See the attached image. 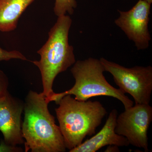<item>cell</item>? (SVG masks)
Returning <instances> with one entry per match:
<instances>
[{
  "mask_svg": "<svg viewBox=\"0 0 152 152\" xmlns=\"http://www.w3.org/2000/svg\"><path fill=\"white\" fill-rule=\"evenodd\" d=\"M77 5L76 0H55L54 12L58 17L67 13L72 15Z\"/></svg>",
  "mask_w": 152,
  "mask_h": 152,
  "instance_id": "8fae6325",
  "label": "cell"
},
{
  "mask_svg": "<svg viewBox=\"0 0 152 152\" xmlns=\"http://www.w3.org/2000/svg\"><path fill=\"white\" fill-rule=\"evenodd\" d=\"M12 59L28 61L27 58L19 51H7L0 47V61H8Z\"/></svg>",
  "mask_w": 152,
  "mask_h": 152,
  "instance_id": "7c38bea8",
  "label": "cell"
},
{
  "mask_svg": "<svg viewBox=\"0 0 152 152\" xmlns=\"http://www.w3.org/2000/svg\"><path fill=\"white\" fill-rule=\"evenodd\" d=\"M144 1H147V2L149 3L150 4H151L152 3V0H144Z\"/></svg>",
  "mask_w": 152,
  "mask_h": 152,
  "instance_id": "2e32d148",
  "label": "cell"
},
{
  "mask_svg": "<svg viewBox=\"0 0 152 152\" xmlns=\"http://www.w3.org/2000/svg\"><path fill=\"white\" fill-rule=\"evenodd\" d=\"M72 24V19L69 15L58 17L49 31L46 42L37 51L40 59L32 61L40 71L42 93L47 100L54 93L53 83L57 76L66 70L76 61L73 47L69 42Z\"/></svg>",
  "mask_w": 152,
  "mask_h": 152,
  "instance_id": "3957f363",
  "label": "cell"
},
{
  "mask_svg": "<svg viewBox=\"0 0 152 152\" xmlns=\"http://www.w3.org/2000/svg\"><path fill=\"white\" fill-rule=\"evenodd\" d=\"M152 121L150 104H135L118 116L115 132L130 145L148 152V131Z\"/></svg>",
  "mask_w": 152,
  "mask_h": 152,
  "instance_id": "8992f818",
  "label": "cell"
},
{
  "mask_svg": "<svg viewBox=\"0 0 152 152\" xmlns=\"http://www.w3.org/2000/svg\"><path fill=\"white\" fill-rule=\"evenodd\" d=\"M42 93L30 91L24 107L22 132L26 152H64L66 148L59 126L50 113Z\"/></svg>",
  "mask_w": 152,
  "mask_h": 152,
  "instance_id": "6da1fadb",
  "label": "cell"
},
{
  "mask_svg": "<svg viewBox=\"0 0 152 152\" xmlns=\"http://www.w3.org/2000/svg\"><path fill=\"white\" fill-rule=\"evenodd\" d=\"M105 152H120L119 147L115 145H108V147L106 149Z\"/></svg>",
  "mask_w": 152,
  "mask_h": 152,
  "instance_id": "9a60e30c",
  "label": "cell"
},
{
  "mask_svg": "<svg viewBox=\"0 0 152 152\" xmlns=\"http://www.w3.org/2000/svg\"><path fill=\"white\" fill-rule=\"evenodd\" d=\"M56 109L66 148L71 150L83 142L86 136L94 134L107 113L98 101H79L67 95L58 102Z\"/></svg>",
  "mask_w": 152,
  "mask_h": 152,
  "instance_id": "7a4b0ae2",
  "label": "cell"
},
{
  "mask_svg": "<svg viewBox=\"0 0 152 152\" xmlns=\"http://www.w3.org/2000/svg\"><path fill=\"white\" fill-rule=\"evenodd\" d=\"M105 71L110 73L120 90L132 96L135 104H149L152 91V67L126 68L104 58L99 59Z\"/></svg>",
  "mask_w": 152,
  "mask_h": 152,
  "instance_id": "5b68a950",
  "label": "cell"
},
{
  "mask_svg": "<svg viewBox=\"0 0 152 152\" xmlns=\"http://www.w3.org/2000/svg\"><path fill=\"white\" fill-rule=\"evenodd\" d=\"M75 79V85L64 92L54 93L47 101L56 103L65 96L74 95L79 101H87L92 97L106 96L121 101L125 109L133 106V102L119 88H116L107 81L104 75L105 71L99 60L89 58L76 61L71 69Z\"/></svg>",
  "mask_w": 152,
  "mask_h": 152,
  "instance_id": "277c9868",
  "label": "cell"
},
{
  "mask_svg": "<svg viewBox=\"0 0 152 152\" xmlns=\"http://www.w3.org/2000/svg\"><path fill=\"white\" fill-rule=\"evenodd\" d=\"M118 111L112 110L105 124L100 132L78 146L70 150V152H95L106 146L115 145L127 147L130 145L127 140L115 132Z\"/></svg>",
  "mask_w": 152,
  "mask_h": 152,
  "instance_id": "9c48e42d",
  "label": "cell"
},
{
  "mask_svg": "<svg viewBox=\"0 0 152 152\" xmlns=\"http://www.w3.org/2000/svg\"><path fill=\"white\" fill-rule=\"evenodd\" d=\"M35 0H0V31L16 28L20 17Z\"/></svg>",
  "mask_w": 152,
  "mask_h": 152,
  "instance_id": "30bf717a",
  "label": "cell"
},
{
  "mask_svg": "<svg viewBox=\"0 0 152 152\" xmlns=\"http://www.w3.org/2000/svg\"><path fill=\"white\" fill-rule=\"evenodd\" d=\"M151 6L145 1L139 0L130 10H118L120 16L115 20V24L134 42L138 50L148 48L151 39L148 28Z\"/></svg>",
  "mask_w": 152,
  "mask_h": 152,
  "instance_id": "52a82bcc",
  "label": "cell"
},
{
  "mask_svg": "<svg viewBox=\"0 0 152 152\" xmlns=\"http://www.w3.org/2000/svg\"><path fill=\"white\" fill-rule=\"evenodd\" d=\"M23 151L20 148L13 146L6 143L4 140H1L0 144V152H15Z\"/></svg>",
  "mask_w": 152,
  "mask_h": 152,
  "instance_id": "5bb4252c",
  "label": "cell"
},
{
  "mask_svg": "<svg viewBox=\"0 0 152 152\" xmlns=\"http://www.w3.org/2000/svg\"><path fill=\"white\" fill-rule=\"evenodd\" d=\"M8 80L5 74L0 70V96L7 93Z\"/></svg>",
  "mask_w": 152,
  "mask_h": 152,
  "instance_id": "4fadbf2b",
  "label": "cell"
},
{
  "mask_svg": "<svg viewBox=\"0 0 152 152\" xmlns=\"http://www.w3.org/2000/svg\"><path fill=\"white\" fill-rule=\"evenodd\" d=\"M23 106L8 92L0 96V131L4 141L13 146L24 143L22 135L21 115Z\"/></svg>",
  "mask_w": 152,
  "mask_h": 152,
  "instance_id": "ba28073f",
  "label": "cell"
}]
</instances>
